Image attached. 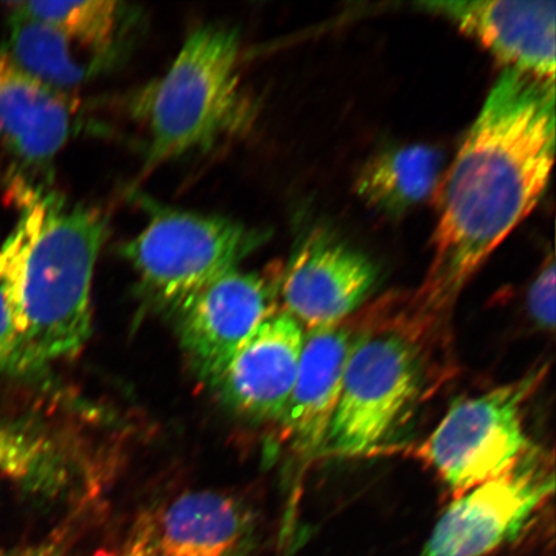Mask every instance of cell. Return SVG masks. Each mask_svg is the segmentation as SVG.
Masks as SVG:
<instances>
[{
  "instance_id": "cell-1",
  "label": "cell",
  "mask_w": 556,
  "mask_h": 556,
  "mask_svg": "<svg viewBox=\"0 0 556 556\" xmlns=\"http://www.w3.org/2000/svg\"><path fill=\"white\" fill-rule=\"evenodd\" d=\"M555 159V80L505 68L442 184L434 254L415 305L446 311L536 207Z\"/></svg>"
},
{
  "instance_id": "cell-2",
  "label": "cell",
  "mask_w": 556,
  "mask_h": 556,
  "mask_svg": "<svg viewBox=\"0 0 556 556\" xmlns=\"http://www.w3.org/2000/svg\"><path fill=\"white\" fill-rule=\"evenodd\" d=\"M15 228L0 248V288L16 331L12 370L30 371L72 358L92 331L93 274L109 235L100 208L17 179Z\"/></svg>"
},
{
  "instance_id": "cell-3",
  "label": "cell",
  "mask_w": 556,
  "mask_h": 556,
  "mask_svg": "<svg viewBox=\"0 0 556 556\" xmlns=\"http://www.w3.org/2000/svg\"><path fill=\"white\" fill-rule=\"evenodd\" d=\"M240 33L236 27H198L163 78L143 88L134 113L149 130L146 168L238 135L252 122V103L241 89Z\"/></svg>"
},
{
  "instance_id": "cell-4",
  "label": "cell",
  "mask_w": 556,
  "mask_h": 556,
  "mask_svg": "<svg viewBox=\"0 0 556 556\" xmlns=\"http://www.w3.org/2000/svg\"><path fill=\"white\" fill-rule=\"evenodd\" d=\"M267 232L239 220L159 208L123 247L142 293L159 309L177 313L190 299L255 252Z\"/></svg>"
},
{
  "instance_id": "cell-5",
  "label": "cell",
  "mask_w": 556,
  "mask_h": 556,
  "mask_svg": "<svg viewBox=\"0 0 556 556\" xmlns=\"http://www.w3.org/2000/svg\"><path fill=\"white\" fill-rule=\"evenodd\" d=\"M545 368L477 397L455 403L415 456L456 496L519 467L536 454L525 428V405Z\"/></svg>"
},
{
  "instance_id": "cell-6",
  "label": "cell",
  "mask_w": 556,
  "mask_h": 556,
  "mask_svg": "<svg viewBox=\"0 0 556 556\" xmlns=\"http://www.w3.org/2000/svg\"><path fill=\"white\" fill-rule=\"evenodd\" d=\"M420 348L400 331L354 340L326 448L339 455L371 452L389 440L419 399Z\"/></svg>"
},
{
  "instance_id": "cell-7",
  "label": "cell",
  "mask_w": 556,
  "mask_h": 556,
  "mask_svg": "<svg viewBox=\"0 0 556 556\" xmlns=\"http://www.w3.org/2000/svg\"><path fill=\"white\" fill-rule=\"evenodd\" d=\"M554 491V472L536 452L506 475L456 496L419 556H489L516 540Z\"/></svg>"
},
{
  "instance_id": "cell-8",
  "label": "cell",
  "mask_w": 556,
  "mask_h": 556,
  "mask_svg": "<svg viewBox=\"0 0 556 556\" xmlns=\"http://www.w3.org/2000/svg\"><path fill=\"white\" fill-rule=\"evenodd\" d=\"M280 283L236 268L178 309L180 344L201 379L217 380L242 343L275 315Z\"/></svg>"
},
{
  "instance_id": "cell-9",
  "label": "cell",
  "mask_w": 556,
  "mask_h": 556,
  "mask_svg": "<svg viewBox=\"0 0 556 556\" xmlns=\"http://www.w3.org/2000/svg\"><path fill=\"white\" fill-rule=\"evenodd\" d=\"M377 280L378 269L365 254L316 229L281 277L283 312L308 331L333 328L364 303Z\"/></svg>"
},
{
  "instance_id": "cell-10",
  "label": "cell",
  "mask_w": 556,
  "mask_h": 556,
  "mask_svg": "<svg viewBox=\"0 0 556 556\" xmlns=\"http://www.w3.org/2000/svg\"><path fill=\"white\" fill-rule=\"evenodd\" d=\"M304 337L302 325L287 312L275 313L242 343L211 386L235 413L281 421L295 386Z\"/></svg>"
},
{
  "instance_id": "cell-11",
  "label": "cell",
  "mask_w": 556,
  "mask_h": 556,
  "mask_svg": "<svg viewBox=\"0 0 556 556\" xmlns=\"http://www.w3.org/2000/svg\"><path fill=\"white\" fill-rule=\"evenodd\" d=\"M420 5L451 21L505 68L555 80V2L454 0Z\"/></svg>"
},
{
  "instance_id": "cell-12",
  "label": "cell",
  "mask_w": 556,
  "mask_h": 556,
  "mask_svg": "<svg viewBox=\"0 0 556 556\" xmlns=\"http://www.w3.org/2000/svg\"><path fill=\"white\" fill-rule=\"evenodd\" d=\"M155 556H252L256 517L225 492H185L150 511Z\"/></svg>"
},
{
  "instance_id": "cell-13",
  "label": "cell",
  "mask_w": 556,
  "mask_h": 556,
  "mask_svg": "<svg viewBox=\"0 0 556 556\" xmlns=\"http://www.w3.org/2000/svg\"><path fill=\"white\" fill-rule=\"evenodd\" d=\"M354 340L342 325L305 332L295 386L281 420L290 450L304 460L326 446Z\"/></svg>"
},
{
  "instance_id": "cell-14",
  "label": "cell",
  "mask_w": 556,
  "mask_h": 556,
  "mask_svg": "<svg viewBox=\"0 0 556 556\" xmlns=\"http://www.w3.org/2000/svg\"><path fill=\"white\" fill-rule=\"evenodd\" d=\"M72 97L55 92L0 52V142L23 162L45 166L75 130Z\"/></svg>"
},
{
  "instance_id": "cell-15",
  "label": "cell",
  "mask_w": 556,
  "mask_h": 556,
  "mask_svg": "<svg viewBox=\"0 0 556 556\" xmlns=\"http://www.w3.org/2000/svg\"><path fill=\"white\" fill-rule=\"evenodd\" d=\"M442 156L424 144L391 149L372 157L356 182L358 197L389 217L427 200L440 184Z\"/></svg>"
},
{
  "instance_id": "cell-16",
  "label": "cell",
  "mask_w": 556,
  "mask_h": 556,
  "mask_svg": "<svg viewBox=\"0 0 556 556\" xmlns=\"http://www.w3.org/2000/svg\"><path fill=\"white\" fill-rule=\"evenodd\" d=\"M73 45L55 27L13 12L7 53L27 75L66 96L104 67L76 59Z\"/></svg>"
},
{
  "instance_id": "cell-17",
  "label": "cell",
  "mask_w": 556,
  "mask_h": 556,
  "mask_svg": "<svg viewBox=\"0 0 556 556\" xmlns=\"http://www.w3.org/2000/svg\"><path fill=\"white\" fill-rule=\"evenodd\" d=\"M12 11L55 27L66 37L93 54L103 64L114 61L124 16L122 4L88 0V2H20Z\"/></svg>"
},
{
  "instance_id": "cell-18",
  "label": "cell",
  "mask_w": 556,
  "mask_h": 556,
  "mask_svg": "<svg viewBox=\"0 0 556 556\" xmlns=\"http://www.w3.org/2000/svg\"><path fill=\"white\" fill-rule=\"evenodd\" d=\"M40 454L39 444L23 434L0 428V470L7 475H29Z\"/></svg>"
},
{
  "instance_id": "cell-19",
  "label": "cell",
  "mask_w": 556,
  "mask_h": 556,
  "mask_svg": "<svg viewBox=\"0 0 556 556\" xmlns=\"http://www.w3.org/2000/svg\"><path fill=\"white\" fill-rule=\"evenodd\" d=\"M555 264L551 260L541 269L527 295V307L541 329L555 328Z\"/></svg>"
},
{
  "instance_id": "cell-20",
  "label": "cell",
  "mask_w": 556,
  "mask_h": 556,
  "mask_svg": "<svg viewBox=\"0 0 556 556\" xmlns=\"http://www.w3.org/2000/svg\"><path fill=\"white\" fill-rule=\"evenodd\" d=\"M106 556H155L150 511L137 518L127 539Z\"/></svg>"
},
{
  "instance_id": "cell-21",
  "label": "cell",
  "mask_w": 556,
  "mask_h": 556,
  "mask_svg": "<svg viewBox=\"0 0 556 556\" xmlns=\"http://www.w3.org/2000/svg\"><path fill=\"white\" fill-rule=\"evenodd\" d=\"M75 530L72 526L62 528L39 544L0 552V556H67L75 544Z\"/></svg>"
},
{
  "instance_id": "cell-22",
  "label": "cell",
  "mask_w": 556,
  "mask_h": 556,
  "mask_svg": "<svg viewBox=\"0 0 556 556\" xmlns=\"http://www.w3.org/2000/svg\"><path fill=\"white\" fill-rule=\"evenodd\" d=\"M16 353V331L9 304L0 288V371L12 370Z\"/></svg>"
}]
</instances>
